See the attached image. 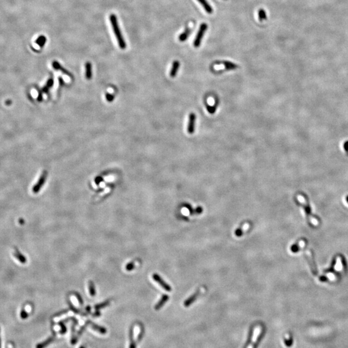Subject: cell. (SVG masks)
<instances>
[{
    "label": "cell",
    "mask_w": 348,
    "mask_h": 348,
    "mask_svg": "<svg viewBox=\"0 0 348 348\" xmlns=\"http://www.w3.org/2000/svg\"><path fill=\"white\" fill-rule=\"evenodd\" d=\"M0 348H1V339H0Z\"/></svg>",
    "instance_id": "50"
},
{
    "label": "cell",
    "mask_w": 348,
    "mask_h": 348,
    "mask_svg": "<svg viewBox=\"0 0 348 348\" xmlns=\"http://www.w3.org/2000/svg\"><path fill=\"white\" fill-rule=\"evenodd\" d=\"M143 333H144V329H143V328H141L140 330V332L139 333L138 337H137V342L138 343H140L141 340H142L143 337Z\"/></svg>",
    "instance_id": "37"
},
{
    "label": "cell",
    "mask_w": 348,
    "mask_h": 348,
    "mask_svg": "<svg viewBox=\"0 0 348 348\" xmlns=\"http://www.w3.org/2000/svg\"><path fill=\"white\" fill-rule=\"evenodd\" d=\"M129 339H130V347L129 348H136V343L134 339V329L131 328L129 332Z\"/></svg>",
    "instance_id": "17"
},
{
    "label": "cell",
    "mask_w": 348,
    "mask_h": 348,
    "mask_svg": "<svg viewBox=\"0 0 348 348\" xmlns=\"http://www.w3.org/2000/svg\"><path fill=\"white\" fill-rule=\"evenodd\" d=\"M53 85H54V79H53L52 78H50V79H48V81H47L46 85L45 86H43V89H42L43 92L45 93H48L49 91V89L53 86Z\"/></svg>",
    "instance_id": "19"
},
{
    "label": "cell",
    "mask_w": 348,
    "mask_h": 348,
    "mask_svg": "<svg viewBox=\"0 0 348 348\" xmlns=\"http://www.w3.org/2000/svg\"><path fill=\"white\" fill-rule=\"evenodd\" d=\"M196 115L194 113H191L189 116V121L188 124L187 131L190 134H192L195 132V126H196Z\"/></svg>",
    "instance_id": "5"
},
{
    "label": "cell",
    "mask_w": 348,
    "mask_h": 348,
    "mask_svg": "<svg viewBox=\"0 0 348 348\" xmlns=\"http://www.w3.org/2000/svg\"><path fill=\"white\" fill-rule=\"evenodd\" d=\"M58 324H59V326H60L61 328V331H60V334L63 335V334L67 332V328H66L65 326H64V324L63 322V321H60V322L58 323Z\"/></svg>",
    "instance_id": "32"
},
{
    "label": "cell",
    "mask_w": 348,
    "mask_h": 348,
    "mask_svg": "<svg viewBox=\"0 0 348 348\" xmlns=\"http://www.w3.org/2000/svg\"><path fill=\"white\" fill-rule=\"evenodd\" d=\"M134 268H135V264L134 262H130L126 266V269L128 271L133 270Z\"/></svg>",
    "instance_id": "35"
},
{
    "label": "cell",
    "mask_w": 348,
    "mask_h": 348,
    "mask_svg": "<svg viewBox=\"0 0 348 348\" xmlns=\"http://www.w3.org/2000/svg\"><path fill=\"white\" fill-rule=\"evenodd\" d=\"M68 305H69V307H70V309H71V310H72V311H74V312L75 313H77V314H81V315H84V316L86 315V314L82 313H81V311H79L78 309L76 308L75 307V306H74L72 304V303L71 302H70V301H68Z\"/></svg>",
    "instance_id": "27"
},
{
    "label": "cell",
    "mask_w": 348,
    "mask_h": 348,
    "mask_svg": "<svg viewBox=\"0 0 348 348\" xmlns=\"http://www.w3.org/2000/svg\"><path fill=\"white\" fill-rule=\"evenodd\" d=\"M28 315L27 313L26 312V311L25 310H22L21 311V318H23V319H25L28 317Z\"/></svg>",
    "instance_id": "38"
},
{
    "label": "cell",
    "mask_w": 348,
    "mask_h": 348,
    "mask_svg": "<svg viewBox=\"0 0 348 348\" xmlns=\"http://www.w3.org/2000/svg\"><path fill=\"white\" fill-rule=\"evenodd\" d=\"M217 105H218L217 103H215V105H213V106H211V105L207 104V105H206V108H207V110H208V112H209L210 114H214L215 112Z\"/></svg>",
    "instance_id": "26"
},
{
    "label": "cell",
    "mask_w": 348,
    "mask_h": 348,
    "mask_svg": "<svg viewBox=\"0 0 348 348\" xmlns=\"http://www.w3.org/2000/svg\"><path fill=\"white\" fill-rule=\"evenodd\" d=\"M46 177H47V172L46 171H44L43 174H41L38 182L34 185V186L32 188V192L34 193H37L40 191L41 188H42V186L45 184V182L46 179Z\"/></svg>",
    "instance_id": "3"
},
{
    "label": "cell",
    "mask_w": 348,
    "mask_h": 348,
    "mask_svg": "<svg viewBox=\"0 0 348 348\" xmlns=\"http://www.w3.org/2000/svg\"><path fill=\"white\" fill-rule=\"evenodd\" d=\"M46 42V38L43 35H41L36 40V43L41 48H42L45 45Z\"/></svg>",
    "instance_id": "20"
},
{
    "label": "cell",
    "mask_w": 348,
    "mask_h": 348,
    "mask_svg": "<svg viewBox=\"0 0 348 348\" xmlns=\"http://www.w3.org/2000/svg\"><path fill=\"white\" fill-rule=\"evenodd\" d=\"M86 310L88 313H90V312H91V308H90V306H87V307L86 308V310Z\"/></svg>",
    "instance_id": "46"
},
{
    "label": "cell",
    "mask_w": 348,
    "mask_h": 348,
    "mask_svg": "<svg viewBox=\"0 0 348 348\" xmlns=\"http://www.w3.org/2000/svg\"><path fill=\"white\" fill-rule=\"evenodd\" d=\"M103 181V178H101V177H97L95 179V182H96L97 184H99L100 182Z\"/></svg>",
    "instance_id": "41"
},
{
    "label": "cell",
    "mask_w": 348,
    "mask_h": 348,
    "mask_svg": "<svg viewBox=\"0 0 348 348\" xmlns=\"http://www.w3.org/2000/svg\"><path fill=\"white\" fill-rule=\"evenodd\" d=\"M344 148L346 152H348V141H346V142L344 144Z\"/></svg>",
    "instance_id": "44"
},
{
    "label": "cell",
    "mask_w": 348,
    "mask_h": 348,
    "mask_svg": "<svg viewBox=\"0 0 348 348\" xmlns=\"http://www.w3.org/2000/svg\"><path fill=\"white\" fill-rule=\"evenodd\" d=\"M43 100V96H42V93L41 92H39V95L38 97V101H41Z\"/></svg>",
    "instance_id": "42"
},
{
    "label": "cell",
    "mask_w": 348,
    "mask_h": 348,
    "mask_svg": "<svg viewBox=\"0 0 348 348\" xmlns=\"http://www.w3.org/2000/svg\"><path fill=\"white\" fill-rule=\"evenodd\" d=\"M253 329L251 328L250 331V333L248 335V338H247V340L246 345H245V348H247V347H248L249 344L251 343L252 337H253Z\"/></svg>",
    "instance_id": "30"
},
{
    "label": "cell",
    "mask_w": 348,
    "mask_h": 348,
    "mask_svg": "<svg viewBox=\"0 0 348 348\" xmlns=\"http://www.w3.org/2000/svg\"><path fill=\"white\" fill-rule=\"evenodd\" d=\"M267 19L266 13L264 9H261L258 10V20L260 21H263L264 20Z\"/></svg>",
    "instance_id": "23"
},
{
    "label": "cell",
    "mask_w": 348,
    "mask_h": 348,
    "mask_svg": "<svg viewBox=\"0 0 348 348\" xmlns=\"http://www.w3.org/2000/svg\"><path fill=\"white\" fill-rule=\"evenodd\" d=\"M284 343L287 347H291L293 344V338L290 337L289 339H286L284 340Z\"/></svg>",
    "instance_id": "34"
},
{
    "label": "cell",
    "mask_w": 348,
    "mask_h": 348,
    "mask_svg": "<svg viewBox=\"0 0 348 348\" xmlns=\"http://www.w3.org/2000/svg\"><path fill=\"white\" fill-rule=\"evenodd\" d=\"M106 99H107V100L108 102H112V101H114V96L113 95V94L107 93H106Z\"/></svg>",
    "instance_id": "33"
},
{
    "label": "cell",
    "mask_w": 348,
    "mask_h": 348,
    "mask_svg": "<svg viewBox=\"0 0 348 348\" xmlns=\"http://www.w3.org/2000/svg\"><path fill=\"white\" fill-rule=\"evenodd\" d=\"M109 304H110V300H107V301H105V302H102V303H101V304H97L96 306H95V307H94V308H95L96 310H101V309H103V308H106V307H107L108 306H109Z\"/></svg>",
    "instance_id": "24"
},
{
    "label": "cell",
    "mask_w": 348,
    "mask_h": 348,
    "mask_svg": "<svg viewBox=\"0 0 348 348\" xmlns=\"http://www.w3.org/2000/svg\"><path fill=\"white\" fill-rule=\"evenodd\" d=\"M68 310H64V311H61V312H60V313H58L57 314H56V315H55V317H60V316H61V315H64L65 313H68Z\"/></svg>",
    "instance_id": "40"
},
{
    "label": "cell",
    "mask_w": 348,
    "mask_h": 348,
    "mask_svg": "<svg viewBox=\"0 0 348 348\" xmlns=\"http://www.w3.org/2000/svg\"><path fill=\"white\" fill-rule=\"evenodd\" d=\"M222 64L225 65V70H233L239 68V66L235 63H233L230 61H223Z\"/></svg>",
    "instance_id": "15"
},
{
    "label": "cell",
    "mask_w": 348,
    "mask_h": 348,
    "mask_svg": "<svg viewBox=\"0 0 348 348\" xmlns=\"http://www.w3.org/2000/svg\"><path fill=\"white\" fill-rule=\"evenodd\" d=\"M346 200H347V203H348V196H347V197H346Z\"/></svg>",
    "instance_id": "49"
},
{
    "label": "cell",
    "mask_w": 348,
    "mask_h": 348,
    "mask_svg": "<svg viewBox=\"0 0 348 348\" xmlns=\"http://www.w3.org/2000/svg\"><path fill=\"white\" fill-rule=\"evenodd\" d=\"M75 295L76 296V297H77V299H78V301H79L80 305H82V304H83V300H82V297H81V296L80 295H79L78 293H75Z\"/></svg>",
    "instance_id": "39"
},
{
    "label": "cell",
    "mask_w": 348,
    "mask_h": 348,
    "mask_svg": "<svg viewBox=\"0 0 348 348\" xmlns=\"http://www.w3.org/2000/svg\"><path fill=\"white\" fill-rule=\"evenodd\" d=\"M208 28V25L206 24V23H202L201 25L200 26V28L198 31V32L197 34V36L196 37V39L194 40V46L196 47V48H198L199 47L200 43H201V41L203 39V38L204 36V35L207 30Z\"/></svg>",
    "instance_id": "2"
},
{
    "label": "cell",
    "mask_w": 348,
    "mask_h": 348,
    "mask_svg": "<svg viewBox=\"0 0 348 348\" xmlns=\"http://www.w3.org/2000/svg\"><path fill=\"white\" fill-rule=\"evenodd\" d=\"M19 221H20V223L21 224V225H23V224H24V220L22 219H20Z\"/></svg>",
    "instance_id": "47"
},
{
    "label": "cell",
    "mask_w": 348,
    "mask_h": 348,
    "mask_svg": "<svg viewBox=\"0 0 348 348\" xmlns=\"http://www.w3.org/2000/svg\"><path fill=\"white\" fill-rule=\"evenodd\" d=\"M55 337H56V335H54L52 336V337H50L49 339H47L46 340L43 342V343H41L38 344L36 346V348H45L46 347L48 346L49 344H50L51 343H52L54 341Z\"/></svg>",
    "instance_id": "11"
},
{
    "label": "cell",
    "mask_w": 348,
    "mask_h": 348,
    "mask_svg": "<svg viewBox=\"0 0 348 348\" xmlns=\"http://www.w3.org/2000/svg\"><path fill=\"white\" fill-rule=\"evenodd\" d=\"M303 244H304L303 242L302 241V242H300V244H297H297H294V245L291 247V250L293 253H295V252L298 251L299 250V249H300V247H301V246L303 245Z\"/></svg>",
    "instance_id": "31"
},
{
    "label": "cell",
    "mask_w": 348,
    "mask_h": 348,
    "mask_svg": "<svg viewBox=\"0 0 348 348\" xmlns=\"http://www.w3.org/2000/svg\"><path fill=\"white\" fill-rule=\"evenodd\" d=\"M14 255L21 263L25 264L27 262L26 257L23 255H22L21 253L16 249V251L14 253Z\"/></svg>",
    "instance_id": "16"
},
{
    "label": "cell",
    "mask_w": 348,
    "mask_h": 348,
    "mask_svg": "<svg viewBox=\"0 0 348 348\" xmlns=\"http://www.w3.org/2000/svg\"><path fill=\"white\" fill-rule=\"evenodd\" d=\"M79 348H86V347H85V346H81L79 347Z\"/></svg>",
    "instance_id": "48"
},
{
    "label": "cell",
    "mask_w": 348,
    "mask_h": 348,
    "mask_svg": "<svg viewBox=\"0 0 348 348\" xmlns=\"http://www.w3.org/2000/svg\"><path fill=\"white\" fill-rule=\"evenodd\" d=\"M247 227H248V226H247V225H244L243 228H240L237 229V230H236L235 232V235L237 236V237H240V236L243 235V234L244 233V231L246 230V229L247 228Z\"/></svg>",
    "instance_id": "25"
},
{
    "label": "cell",
    "mask_w": 348,
    "mask_h": 348,
    "mask_svg": "<svg viewBox=\"0 0 348 348\" xmlns=\"http://www.w3.org/2000/svg\"><path fill=\"white\" fill-rule=\"evenodd\" d=\"M169 297L167 295H164L162 296V297L161 298L160 300L157 303V304L155 306V310H160L163 306L164 305V304L166 303L168 300Z\"/></svg>",
    "instance_id": "12"
},
{
    "label": "cell",
    "mask_w": 348,
    "mask_h": 348,
    "mask_svg": "<svg viewBox=\"0 0 348 348\" xmlns=\"http://www.w3.org/2000/svg\"><path fill=\"white\" fill-rule=\"evenodd\" d=\"M191 31H192V30H191L190 28H189V27L186 28L185 29V32H182L179 36V41H181V42H183V41H186L188 39V38L189 37L190 34L191 33Z\"/></svg>",
    "instance_id": "14"
},
{
    "label": "cell",
    "mask_w": 348,
    "mask_h": 348,
    "mask_svg": "<svg viewBox=\"0 0 348 348\" xmlns=\"http://www.w3.org/2000/svg\"><path fill=\"white\" fill-rule=\"evenodd\" d=\"M263 333H264V331H262V333H261L260 335H259L258 337V338H257V341H256V342H255V344H254V346H253V348H257V345L258 344L259 342H260V340H261V339L262 338Z\"/></svg>",
    "instance_id": "36"
},
{
    "label": "cell",
    "mask_w": 348,
    "mask_h": 348,
    "mask_svg": "<svg viewBox=\"0 0 348 348\" xmlns=\"http://www.w3.org/2000/svg\"><path fill=\"white\" fill-rule=\"evenodd\" d=\"M85 76L88 80L91 79L92 77V63L89 61L85 64Z\"/></svg>",
    "instance_id": "9"
},
{
    "label": "cell",
    "mask_w": 348,
    "mask_h": 348,
    "mask_svg": "<svg viewBox=\"0 0 348 348\" xmlns=\"http://www.w3.org/2000/svg\"><path fill=\"white\" fill-rule=\"evenodd\" d=\"M90 326H91V328H92V329L93 330H94V331H95V332H98V333H101V334L104 335V334L107 333V329L104 328L103 327V326H98V325H97V324L92 322L91 321H90Z\"/></svg>",
    "instance_id": "10"
},
{
    "label": "cell",
    "mask_w": 348,
    "mask_h": 348,
    "mask_svg": "<svg viewBox=\"0 0 348 348\" xmlns=\"http://www.w3.org/2000/svg\"><path fill=\"white\" fill-rule=\"evenodd\" d=\"M75 326H76L75 324H74L72 326V337H71V344L72 345L78 343V335H75Z\"/></svg>",
    "instance_id": "21"
},
{
    "label": "cell",
    "mask_w": 348,
    "mask_h": 348,
    "mask_svg": "<svg viewBox=\"0 0 348 348\" xmlns=\"http://www.w3.org/2000/svg\"><path fill=\"white\" fill-rule=\"evenodd\" d=\"M200 290L197 291V292L195 293L194 294H193L192 295H191L189 298H188L184 302V306L185 307H189V306L195 301H196L197 298L198 297V296L199 295V293H200Z\"/></svg>",
    "instance_id": "8"
},
{
    "label": "cell",
    "mask_w": 348,
    "mask_h": 348,
    "mask_svg": "<svg viewBox=\"0 0 348 348\" xmlns=\"http://www.w3.org/2000/svg\"><path fill=\"white\" fill-rule=\"evenodd\" d=\"M152 277H153V279H154L156 282H157L158 284L164 289V290L167 291H172V288H171V286L168 284H167V283L165 282L158 274L154 273Z\"/></svg>",
    "instance_id": "4"
},
{
    "label": "cell",
    "mask_w": 348,
    "mask_h": 348,
    "mask_svg": "<svg viewBox=\"0 0 348 348\" xmlns=\"http://www.w3.org/2000/svg\"><path fill=\"white\" fill-rule=\"evenodd\" d=\"M307 258V261H308V264H309L310 266V268H311L312 273H313L315 275H318V272H317V270H316V268H315V265L313 264V262L312 259L311 258V257H310L308 255H307V258Z\"/></svg>",
    "instance_id": "22"
},
{
    "label": "cell",
    "mask_w": 348,
    "mask_h": 348,
    "mask_svg": "<svg viewBox=\"0 0 348 348\" xmlns=\"http://www.w3.org/2000/svg\"><path fill=\"white\" fill-rule=\"evenodd\" d=\"M89 292L90 295L92 297H94L96 295V288L95 286H94V284L92 282H89Z\"/></svg>",
    "instance_id": "28"
},
{
    "label": "cell",
    "mask_w": 348,
    "mask_h": 348,
    "mask_svg": "<svg viewBox=\"0 0 348 348\" xmlns=\"http://www.w3.org/2000/svg\"><path fill=\"white\" fill-rule=\"evenodd\" d=\"M59 81H60V85H63V84H64V81H63V79H62L61 77H60V78H59Z\"/></svg>",
    "instance_id": "45"
},
{
    "label": "cell",
    "mask_w": 348,
    "mask_h": 348,
    "mask_svg": "<svg viewBox=\"0 0 348 348\" xmlns=\"http://www.w3.org/2000/svg\"><path fill=\"white\" fill-rule=\"evenodd\" d=\"M185 206L186 208H187L188 210H189L190 213L192 215H193V214H200L203 212V208L200 207V206H199V207H197L196 209L194 210L191 207V206L189 204H185Z\"/></svg>",
    "instance_id": "18"
},
{
    "label": "cell",
    "mask_w": 348,
    "mask_h": 348,
    "mask_svg": "<svg viewBox=\"0 0 348 348\" xmlns=\"http://www.w3.org/2000/svg\"><path fill=\"white\" fill-rule=\"evenodd\" d=\"M90 321H87L86 322V324H85V325L81 328V329H79V331L78 332V335H78V337H80V336L82 334V333L84 332V331L85 330V329L86 328V327H87L88 325H90Z\"/></svg>",
    "instance_id": "29"
},
{
    "label": "cell",
    "mask_w": 348,
    "mask_h": 348,
    "mask_svg": "<svg viewBox=\"0 0 348 348\" xmlns=\"http://www.w3.org/2000/svg\"><path fill=\"white\" fill-rule=\"evenodd\" d=\"M109 19H110V23L112 25V27L115 38L117 40L118 45H119L121 49H123V50L125 49L126 47V44L125 43V39H124L123 34H122L121 31V29L119 28L117 16L114 14H112L109 16Z\"/></svg>",
    "instance_id": "1"
},
{
    "label": "cell",
    "mask_w": 348,
    "mask_h": 348,
    "mask_svg": "<svg viewBox=\"0 0 348 348\" xmlns=\"http://www.w3.org/2000/svg\"><path fill=\"white\" fill-rule=\"evenodd\" d=\"M197 1L203 6L206 13L208 14H211L213 13V9H212L210 5L207 2L206 0H197Z\"/></svg>",
    "instance_id": "13"
},
{
    "label": "cell",
    "mask_w": 348,
    "mask_h": 348,
    "mask_svg": "<svg viewBox=\"0 0 348 348\" xmlns=\"http://www.w3.org/2000/svg\"><path fill=\"white\" fill-rule=\"evenodd\" d=\"M52 67L54 68V69L56 70H60V71L62 72V73L66 74L68 76H70V77L72 78V75L70 74L67 70H66L64 68H63L61 64L58 63V61H53L52 63Z\"/></svg>",
    "instance_id": "6"
},
{
    "label": "cell",
    "mask_w": 348,
    "mask_h": 348,
    "mask_svg": "<svg viewBox=\"0 0 348 348\" xmlns=\"http://www.w3.org/2000/svg\"><path fill=\"white\" fill-rule=\"evenodd\" d=\"M180 67V63L179 61H174L172 63V68H171L170 70V75L171 78H174L177 74H178V70L179 69Z\"/></svg>",
    "instance_id": "7"
},
{
    "label": "cell",
    "mask_w": 348,
    "mask_h": 348,
    "mask_svg": "<svg viewBox=\"0 0 348 348\" xmlns=\"http://www.w3.org/2000/svg\"><path fill=\"white\" fill-rule=\"evenodd\" d=\"M92 316L93 317H98L99 316H101V313H100L99 311H96V312L92 314Z\"/></svg>",
    "instance_id": "43"
}]
</instances>
